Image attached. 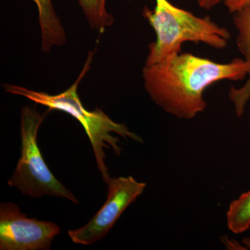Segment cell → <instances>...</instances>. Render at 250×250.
Segmentation results:
<instances>
[{
    "instance_id": "cell-1",
    "label": "cell",
    "mask_w": 250,
    "mask_h": 250,
    "mask_svg": "<svg viewBox=\"0 0 250 250\" xmlns=\"http://www.w3.org/2000/svg\"><path fill=\"white\" fill-rule=\"evenodd\" d=\"M250 72L243 59L218 62L180 52L145 65L143 79L154 103L169 114L190 120L207 107L204 93L207 88L221 81L244 80Z\"/></svg>"
},
{
    "instance_id": "cell-2",
    "label": "cell",
    "mask_w": 250,
    "mask_h": 250,
    "mask_svg": "<svg viewBox=\"0 0 250 250\" xmlns=\"http://www.w3.org/2000/svg\"><path fill=\"white\" fill-rule=\"evenodd\" d=\"M93 54L94 52H92L88 54L84 66L75 83L58 95H49L44 92L35 91L16 85L4 84L3 86L7 93L24 97L34 103L46 106L49 110L65 112L80 122L91 143L99 170L101 172L104 182L106 184L111 177L108 174L107 167L105 165L106 156L104 149L111 147L117 155H120L122 151L118 145L119 139L113 137L111 133H116L124 139L130 138L138 143H143V141L137 134L130 131L126 125L112 121L100 108H97L93 111H89L82 104L77 93V88L81 81L90 70Z\"/></svg>"
},
{
    "instance_id": "cell-3",
    "label": "cell",
    "mask_w": 250,
    "mask_h": 250,
    "mask_svg": "<svg viewBox=\"0 0 250 250\" xmlns=\"http://www.w3.org/2000/svg\"><path fill=\"white\" fill-rule=\"evenodd\" d=\"M143 16L153 28L156 41L149 45L146 65H152L174 54L180 53L184 42H202L214 49H223L231 38L225 27L210 17H197L174 6L168 0H155L153 10L143 9Z\"/></svg>"
},
{
    "instance_id": "cell-4",
    "label": "cell",
    "mask_w": 250,
    "mask_h": 250,
    "mask_svg": "<svg viewBox=\"0 0 250 250\" xmlns=\"http://www.w3.org/2000/svg\"><path fill=\"white\" fill-rule=\"evenodd\" d=\"M46 116H41L35 108L24 106L21 111V156L14 174L8 180L24 195L40 197L45 195L63 197L78 204L70 190L56 179L46 165L37 143V134Z\"/></svg>"
},
{
    "instance_id": "cell-5",
    "label": "cell",
    "mask_w": 250,
    "mask_h": 250,
    "mask_svg": "<svg viewBox=\"0 0 250 250\" xmlns=\"http://www.w3.org/2000/svg\"><path fill=\"white\" fill-rule=\"evenodd\" d=\"M60 232L57 224L27 218L12 202L0 205L1 250H50Z\"/></svg>"
},
{
    "instance_id": "cell-6",
    "label": "cell",
    "mask_w": 250,
    "mask_h": 250,
    "mask_svg": "<svg viewBox=\"0 0 250 250\" xmlns=\"http://www.w3.org/2000/svg\"><path fill=\"white\" fill-rule=\"evenodd\" d=\"M108 185V196L104 205L86 225L68 235L76 244L90 245L106 236L122 213L144 191L146 184L132 177L111 178Z\"/></svg>"
},
{
    "instance_id": "cell-7",
    "label": "cell",
    "mask_w": 250,
    "mask_h": 250,
    "mask_svg": "<svg viewBox=\"0 0 250 250\" xmlns=\"http://www.w3.org/2000/svg\"><path fill=\"white\" fill-rule=\"evenodd\" d=\"M233 22L237 31L236 43L244 60L250 66V6L235 13ZM236 116H243L246 105L250 100V72L246 83L240 88L232 86L229 91Z\"/></svg>"
},
{
    "instance_id": "cell-8",
    "label": "cell",
    "mask_w": 250,
    "mask_h": 250,
    "mask_svg": "<svg viewBox=\"0 0 250 250\" xmlns=\"http://www.w3.org/2000/svg\"><path fill=\"white\" fill-rule=\"evenodd\" d=\"M37 6L40 23L42 50L49 52L53 46L65 42V34L60 20L56 14L52 0H32Z\"/></svg>"
},
{
    "instance_id": "cell-9",
    "label": "cell",
    "mask_w": 250,
    "mask_h": 250,
    "mask_svg": "<svg viewBox=\"0 0 250 250\" xmlns=\"http://www.w3.org/2000/svg\"><path fill=\"white\" fill-rule=\"evenodd\" d=\"M227 223L230 231L237 234L250 228V189L230 204Z\"/></svg>"
},
{
    "instance_id": "cell-10",
    "label": "cell",
    "mask_w": 250,
    "mask_h": 250,
    "mask_svg": "<svg viewBox=\"0 0 250 250\" xmlns=\"http://www.w3.org/2000/svg\"><path fill=\"white\" fill-rule=\"evenodd\" d=\"M90 27L100 34L114 22V18L106 9V0H78ZM131 1L133 0H125Z\"/></svg>"
},
{
    "instance_id": "cell-11",
    "label": "cell",
    "mask_w": 250,
    "mask_h": 250,
    "mask_svg": "<svg viewBox=\"0 0 250 250\" xmlns=\"http://www.w3.org/2000/svg\"><path fill=\"white\" fill-rule=\"evenodd\" d=\"M224 1L229 12L233 14L250 6V0H225Z\"/></svg>"
},
{
    "instance_id": "cell-12",
    "label": "cell",
    "mask_w": 250,
    "mask_h": 250,
    "mask_svg": "<svg viewBox=\"0 0 250 250\" xmlns=\"http://www.w3.org/2000/svg\"><path fill=\"white\" fill-rule=\"evenodd\" d=\"M225 0H198V4L200 8L206 10H210Z\"/></svg>"
},
{
    "instance_id": "cell-13",
    "label": "cell",
    "mask_w": 250,
    "mask_h": 250,
    "mask_svg": "<svg viewBox=\"0 0 250 250\" xmlns=\"http://www.w3.org/2000/svg\"><path fill=\"white\" fill-rule=\"evenodd\" d=\"M242 243L247 248V249H250V238H243Z\"/></svg>"
}]
</instances>
